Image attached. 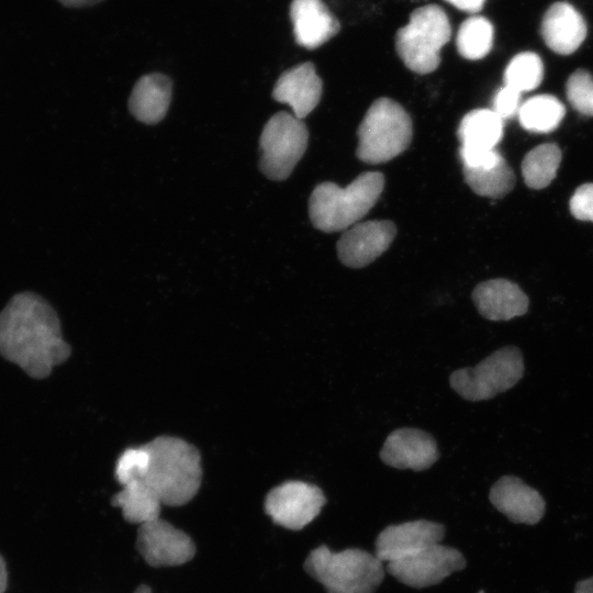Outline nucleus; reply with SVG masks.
<instances>
[{
	"mask_svg": "<svg viewBox=\"0 0 593 593\" xmlns=\"http://www.w3.org/2000/svg\"><path fill=\"white\" fill-rule=\"evenodd\" d=\"M112 505L122 508L125 521L142 525L159 518L163 504L142 480H133L113 496Z\"/></svg>",
	"mask_w": 593,
	"mask_h": 593,
	"instance_id": "obj_22",
	"label": "nucleus"
},
{
	"mask_svg": "<svg viewBox=\"0 0 593 593\" xmlns=\"http://www.w3.org/2000/svg\"><path fill=\"white\" fill-rule=\"evenodd\" d=\"M272 97L287 103L300 120L310 114L322 97V80L312 63H303L284 71L277 80Z\"/></svg>",
	"mask_w": 593,
	"mask_h": 593,
	"instance_id": "obj_16",
	"label": "nucleus"
},
{
	"mask_svg": "<svg viewBox=\"0 0 593 593\" xmlns=\"http://www.w3.org/2000/svg\"><path fill=\"white\" fill-rule=\"evenodd\" d=\"M465 181L479 195L501 198L508 193L515 183V176L506 160L485 168L462 166Z\"/></svg>",
	"mask_w": 593,
	"mask_h": 593,
	"instance_id": "obj_24",
	"label": "nucleus"
},
{
	"mask_svg": "<svg viewBox=\"0 0 593 593\" xmlns=\"http://www.w3.org/2000/svg\"><path fill=\"white\" fill-rule=\"evenodd\" d=\"M396 227L391 221H367L348 228L337 242L339 260L350 268H362L391 245Z\"/></svg>",
	"mask_w": 593,
	"mask_h": 593,
	"instance_id": "obj_12",
	"label": "nucleus"
},
{
	"mask_svg": "<svg viewBox=\"0 0 593 593\" xmlns=\"http://www.w3.org/2000/svg\"><path fill=\"white\" fill-rule=\"evenodd\" d=\"M303 568L327 593H373L384 578L382 561L359 548L333 552L321 545L311 550Z\"/></svg>",
	"mask_w": 593,
	"mask_h": 593,
	"instance_id": "obj_4",
	"label": "nucleus"
},
{
	"mask_svg": "<svg viewBox=\"0 0 593 593\" xmlns=\"http://www.w3.org/2000/svg\"><path fill=\"white\" fill-rule=\"evenodd\" d=\"M570 212L578 220L593 222V183H584L574 191Z\"/></svg>",
	"mask_w": 593,
	"mask_h": 593,
	"instance_id": "obj_30",
	"label": "nucleus"
},
{
	"mask_svg": "<svg viewBox=\"0 0 593 593\" xmlns=\"http://www.w3.org/2000/svg\"><path fill=\"white\" fill-rule=\"evenodd\" d=\"M383 187L384 177L377 171L363 172L344 188L334 182L317 184L309 200L312 224L327 233L353 226L376 204Z\"/></svg>",
	"mask_w": 593,
	"mask_h": 593,
	"instance_id": "obj_3",
	"label": "nucleus"
},
{
	"mask_svg": "<svg viewBox=\"0 0 593 593\" xmlns=\"http://www.w3.org/2000/svg\"><path fill=\"white\" fill-rule=\"evenodd\" d=\"M293 34L299 45L314 49L339 31V22L322 0H293L290 5Z\"/></svg>",
	"mask_w": 593,
	"mask_h": 593,
	"instance_id": "obj_18",
	"label": "nucleus"
},
{
	"mask_svg": "<svg viewBox=\"0 0 593 593\" xmlns=\"http://www.w3.org/2000/svg\"><path fill=\"white\" fill-rule=\"evenodd\" d=\"M566 114L564 105L551 94H537L524 101L518 109L522 126L534 133L553 131Z\"/></svg>",
	"mask_w": 593,
	"mask_h": 593,
	"instance_id": "obj_23",
	"label": "nucleus"
},
{
	"mask_svg": "<svg viewBox=\"0 0 593 593\" xmlns=\"http://www.w3.org/2000/svg\"><path fill=\"white\" fill-rule=\"evenodd\" d=\"M451 26L445 11L428 4L414 10L395 36V48L404 65L424 75L437 69L440 49L450 40Z\"/></svg>",
	"mask_w": 593,
	"mask_h": 593,
	"instance_id": "obj_6",
	"label": "nucleus"
},
{
	"mask_svg": "<svg viewBox=\"0 0 593 593\" xmlns=\"http://www.w3.org/2000/svg\"><path fill=\"white\" fill-rule=\"evenodd\" d=\"M135 593H152L147 585H141L136 589Z\"/></svg>",
	"mask_w": 593,
	"mask_h": 593,
	"instance_id": "obj_36",
	"label": "nucleus"
},
{
	"mask_svg": "<svg viewBox=\"0 0 593 593\" xmlns=\"http://www.w3.org/2000/svg\"><path fill=\"white\" fill-rule=\"evenodd\" d=\"M70 354L56 311L38 294L16 293L0 312V355L31 378L48 377Z\"/></svg>",
	"mask_w": 593,
	"mask_h": 593,
	"instance_id": "obj_1",
	"label": "nucleus"
},
{
	"mask_svg": "<svg viewBox=\"0 0 593 593\" xmlns=\"http://www.w3.org/2000/svg\"><path fill=\"white\" fill-rule=\"evenodd\" d=\"M7 589V569L5 563L0 556V593H3Z\"/></svg>",
	"mask_w": 593,
	"mask_h": 593,
	"instance_id": "obj_35",
	"label": "nucleus"
},
{
	"mask_svg": "<svg viewBox=\"0 0 593 593\" xmlns=\"http://www.w3.org/2000/svg\"><path fill=\"white\" fill-rule=\"evenodd\" d=\"M561 150L552 143L541 144L526 154L522 163L525 183L533 189L547 187L556 177Z\"/></svg>",
	"mask_w": 593,
	"mask_h": 593,
	"instance_id": "obj_25",
	"label": "nucleus"
},
{
	"mask_svg": "<svg viewBox=\"0 0 593 593\" xmlns=\"http://www.w3.org/2000/svg\"><path fill=\"white\" fill-rule=\"evenodd\" d=\"M149 461V455L145 446L126 449L118 459L115 478L122 485L133 480L141 479Z\"/></svg>",
	"mask_w": 593,
	"mask_h": 593,
	"instance_id": "obj_29",
	"label": "nucleus"
},
{
	"mask_svg": "<svg viewBox=\"0 0 593 593\" xmlns=\"http://www.w3.org/2000/svg\"><path fill=\"white\" fill-rule=\"evenodd\" d=\"M439 457L435 439L417 428H399L385 439L380 451L381 460L396 469L422 471Z\"/></svg>",
	"mask_w": 593,
	"mask_h": 593,
	"instance_id": "obj_14",
	"label": "nucleus"
},
{
	"mask_svg": "<svg viewBox=\"0 0 593 593\" xmlns=\"http://www.w3.org/2000/svg\"><path fill=\"white\" fill-rule=\"evenodd\" d=\"M567 98L579 113L593 115V77L584 69H578L569 77L566 86Z\"/></svg>",
	"mask_w": 593,
	"mask_h": 593,
	"instance_id": "obj_28",
	"label": "nucleus"
},
{
	"mask_svg": "<svg viewBox=\"0 0 593 593\" xmlns=\"http://www.w3.org/2000/svg\"><path fill=\"white\" fill-rule=\"evenodd\" d=\"M574 593H593V577L579 581Z\"/></svg>",
	"mask_w": 593,
	"mask_h": 593,
	"instance_id": "obj_34",
	"label": "nucleus"
},
{
	"mask_svg": "<svg viewBox=\"0 0 593 593\" xmlns=\"http://www.w3.org/2000/svg\"><path fill=\"white\" fill-rule=\"evenodd\" d=\"M61 4L69 8H81L92 5L101 0H58Z\"/></svg>",
	"mask_w": 593,
	"mask_h": 593,
	"instance_id": "obj_33",
	"label": "nucleus"
},
{
	"mask_svg": "<svg viewBox=\"0 0 593 593\" xmlns=\"http://www.w3.org/2000/svg\"><path fill=\"white\" fill-rule=\"evenodd\" d=\"M446 2L452 4L457 9L468 12L477 13L483 8L485 0H445Z\"/></svg>",
	"mask_w": 593,
	"mask_h": 593,
	"instance_id": "obj_32",
	"label": "nucleus"
},
{
	"mask_svg": "<svg viewBox=\"0 0 593 593\" xmlns=\"http://www.w3.org/2000/svg\"><path fill=\"white\" fill-rule=\"evenodd\" d=\"M460 147L491 150L503 135V120L490 109H475L467 113L458 127Z\"/></svg>",
	"mask_w": 593,
	"mask_h": 593,
	"instance_id": "obj_21",
	"label": "nucleus"
},
{
	"mask_svg": "<svg viewBox=\"0 0 593 593\" xmlns=\"http://www.w3.org/2000/svg\"><path fill=\"white\" fill-rule=\"evenodd\" d=\"M489 499L497 511L517 524L535 525L545 514L546 503L540 493L514 475L500 478L492 485Z\"/></svg>",
	"mask_w": 593,
	"mask_h": 593,
	"instance_id": "obj_15",
	"label": "nucleus"
},
{
	"mask_svg": "<svg viewBox=\"0 0 593 593\" xmlns=\"http://www.w3.org/2000/svg\"><path fill=\"white\" fill-rule=\"evenodd\" d=\"M357 135L356 155L361 161L385 163L410 146L412 120L401 104L389 98H379L365 114Z\"/></svg>",
	"mask_w": 593,
	"mask_h": 593,
	"instance_id": "obj_5",
	"label": "nucleus"
},
{
	"mask_svg": "<svg viewBox=\"0 0 593 593\" xmlns=\"http://www.w3.org/2000/svg\"><path fill=\"white\" fill-rule=\"evenodd\" d=\"M541 35L550 49L560 55H570L584 41L586 24L570 3L556 2L542 18Z\"/></svg>",
	"mask_w": 593,
	"mask_h": 593,
	"instance_id": "obj_19",
	"label": "nucleus"
},
{
	"mask_svg": "<svg viewBox=\"0 0 593 593\" xmlns=\"http://www.w3.org/2000/svg\"><path fill=\"white\" fill-rule=\"evenodd\" d=\"M465 567L466 559L460 551L436 544L412 556L389 562L387 569L401 583L422 589L438 584Z\"/></svg>",
	"mask_w": 593,
	"mask_h": 593,
	"instance_id": "obj_10",
	"label": "nucleus"
},
{
	"mask_svg": "<svg viewBox=\"0 0 593 593\" xmlns=\"http://www.w3.org/2000/svg\"><path fill=\"white\" fill-rule=\"evenodd\" d=\"M524 360L515 346L502 347L473 368L450 374V387L469 401L488 400L515 385L523 377Z\"/></svg>",
	"mask_w": 593,
	"mask_h": 593,
	"instance_id": "obj_7",
	"label": "nucleus"
},
{
	"mask_svg": "<svg viewBox=\"0 0 593 593\" xmlns=\"http://www.w3.org/2000/svg\"><path fill=\"white\" fill-rule=\"evenodd\" d=\"M521 92L504 85L495 94L493 111L504 121L518 113Z\"/></svg>",
	"mask_w": 593,
	"mask_h": 593,
	"instance_id": "obj_31",
	"label": "nucleus"
},
{
	"mask_svg": "<svg viewBox=\"0 0 593 593\" xmlns=\"http://www.w3.org/2000/svg\"><path fill=\"white\" fill-rule=\"evenodd\" d=\"M478 312L491 321H507L524 315L529 300L524 291L507 279H492L479 283L472 291Z\"/></svg>",
	"mask_w": 593,
	"mask_h": 593,
	"instance_id": "obj_17",
	"label": "nucleus"
},
{
	"mask_svg": "<svg viewBox=\"0 0 593 593\" xmlns=\"http://www.w3.org/2000/svg\"><path fill=\"white\" fill-rule=\"evenodd\" d=\"M444 537L445 527L426 519L390 525L378 535L374 555L389 563L439 544Z\"/></svg>",
	"mask_w": 593,
	"mask_h": 593,
	"instance_id": "obj_13",
	"label": "nucleus"
},
{
	"mask_svg": "<svg viewBox=\"0 0 593 593\" xmlns=\"http://www.w3.org/2000/svg\"><path fill=\"white\" fill-rule=\"evenodd\" d=\"M136 547L152 567L179 566L195 553L191 538L160 517L139 525Z\"/></svg>",
	"mask_w": 593,
	"mask_h": 593,
	"instance_id": "obj_11",
	"label": "nucleus"
},
{
	"mask_svg": "<svg viewBox=\"0 0 593 593\" xmlns=\"http://www.w3.org/2000/svg\"><path fill=\"white\" fill-rule=\"evenodd\" d=\"M544 76L541 58L533 52L515 55L504 71V82L521 93L536 89Z\"/></svg>",
	"mask_w": 593,
	"mask_h": 593,
	"instance_id": "obj_27",
	"label": "nucleus"
},
{
	"mask_svg": "<svg viewBox=\"0 0 593 593\" xmlns=\"http://www.w3.org/2000/svg\"><path fill=\"white\" fill-rule=\"evenodd\" d=\"M325 503L326 497L317 485L291 480L271 489L264 505L275 524L300 530L320 514Z\"/></svg>",
	"mask_w": 593,
	"mask_h": 593,
	"instance_id": "obj_9",
	"label": "nucleus"
},
{
	"mask_svg": "<svg viewBox=\"0 0 593 593\" xmlns=\"http://www.w3.org/2000/svg\"><path fill=\"white\" fill-rule=\"evenodd\" d=\"M149 455L141 479L161 504L180 506L199 491L202 480L201 456L188 441L159 436L144 445Z\"/></svg>",
	"mask_w": 593,
	"mask_h": 593,
	"instance_id": "obj_2",
	"label": "nucleus"
},
{
	"mask_svg": "<svg viewBox=\"0 0 593 593\" xmlns=\"http://www.w3.org/2000/svg\"><path fill=\"white\" fill-rule=\"evenodd\" d=\"M493 26L480 15L466 19L459 26L456 44L459 54L471 60L486 56L493 45Z\"/></svg>",
	"mask_w": 593,
	"mask_h": 593,
	"instance_id": "obj_26",
	"label": "nucleus"
},
{
	"mask_svg": "<svg viewBox=\"0 0 593 593\" xmlns=\"http://www.w3.org/2000/svg\"><path fill=\"white\" fill-rule=\"evenodd\" d=\"M309 132L302 120L288 112L272 115L260 136V169L271 180H284L307 147Z\"/></svg>",
	"mask_w": 593,
	"mask_h": 593,
	"instance_id": "obj_8",
	"label": "nucleus"
},
{
	"mask_svg": "<svg viewBox=\"0 0 593 593\" xmlns=\"http://www.w3.org/2000/svg\"><path fill=\"white\" fill-rule=\"evenodd\" d=\"M171 98V81L161 74L143 76L134 86L128 107L141 122L155 124L164 119Z\"/></svg>",
	"mask_w": 593,
	"mask_h": 593,
	"instance_id": "obj_20",
	"label": "nucleus"
}]
</instances>
